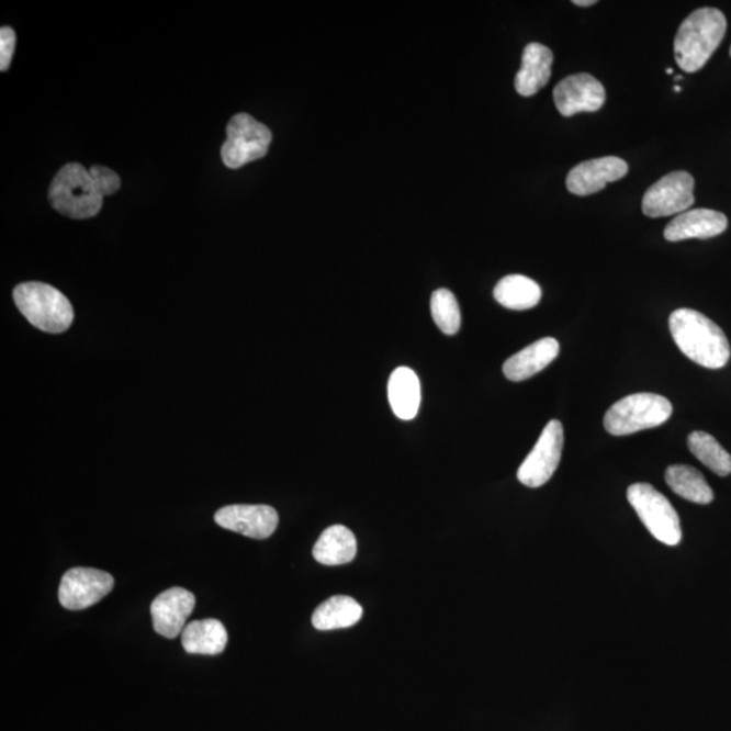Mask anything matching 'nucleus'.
<instances>
[{"label":"nucleus","instance_id":"1","mask_svg":"<svg viewBox=\"0 0 731 731\" xmlns=\"http://www.w3.org/2000/svg\"><path fill=\"white\" fill-rule=\"evenodd\" d=\"M673 340L690 361L707 369H722L730 359V345L723 330L694 310H677L670 317Z\"/></svg>","mask_w":731,"mask_h":731},{"label":"nucleus","instance_id":"2","mask_svg":"<svg viewBox=\"0 0 731 731\" xmlns=\"http://www.w3.org/2000/svg\"><path fill=\"white\" fill-rule=\"evenodd\" d=\"M727 27L721 10L705 8L689 14L675 38L677 66L688 74L698 72L721 45Z\"/></svg>","mask_w":731,"mask_h":731},{"label":"nucleus","instance_id":"3","mask_svg":"<svg viewBox=\"0 0 731 731\" xmlns=\"http://www.w3.org/2000/svg\"><path fill=\"white\" fill-rule=\"evenodd\" d=\"M103 199L90 170L78 162H69L60 168L49 188L50 205L71 218L97 216L101 212Z\"/></svg>","mask_w":731,"mask_h":731},{"label":"nucleus","instance_id":"4","mask_svg":"<svg viewBox=\"0 0 731 731\" xmlns=\"http://www.w3.org/2000/svg\"><path fill=\"white\" fill-rule=\"evenodd\" d=\"M14 303L26 320L48 334L71 327L74 310L60 290L41 282L21 283L14 289Z\"/></svg>","mask_w":731,"mask_h":731},{"label":"nucleus","instance_id":"5","mask_svg":"<svg viewBox=\"0 0 731 731\" xmlns=\"http://www.w3.org/2000/svg\"><path fill=\"white\" fill-rule=\"evenodd\" d=\"M673 406L668 398L654 393H636L619 400L605 416V427L615 437H625L655 428L668 421Z\"/></svg>","mask_w":731,"mask_h":731},{"label":"nucleus","instance_id":"6","mask_svg":"<svg viewBox=\"0 0 731 731\" xmlns=\"http://www.w3.org/2000/svg\"><path fill=\"white\" fill-rule=\"evenodd\" d=\"M628 501L657 541L668 547L682 542L681 518L663 493L650 484H632L628 490Z\"/></svg>","mask_w":731,"mask_h":731},{"label":"nucleus","instance_id":"7","mask_svg":"<svg viewBox=\"0 0 731 731\" xmlns=\"http://www.w3.org/2000/svg\"><path fill=\"white\" fill-rule=\"evenodd\" d=\"M272 135L269 127L247 113L236 114L226 126V140L222 148L224 165L240 168L265 158L269 153Z\"/></svg>","mask_w":731,"mask_h":731},{"label":"nucleus","instance_id":"8","mask_svg":"<svg viewBox=\"0 0 731 731\" xmlns=\"http://www.w3.org/2000/svg\"><path fill=\"white\" fill-rule=\"evenodd\" d=\"M564 449V427L561 421L551 420L518 470V479L528 487H539L553 477L559 468Z\"/></svg>","mask_w":731,"mask_h":731},{"label":"nucleus","instance_id":"9","mask_svg":"<svg viewBox=\"0 0 731 731\" xmlns=\"http://www.w3.org/2000/svg\"><path fill=\"white\" fill-rule=\"evenodd\" d=\"M694 188V177L689 172H671L650 185L643 196L642 212L652 218L687 212L695 202Z\"/></svg>","mask_w":731,"mask_h":731},{"label":"nucleus","instance_id":"10","mask_svg":"<svg viewBox=\"0 0 731 731\" xmlns=\"http://www.w3.org/2000/svg\"><path fill=\"white\" fill-rule=\"evenodd\" d=\"M114 588V578L108 572L92 567H74L64 574L59 588V600L71 611L89 608L101 601Z\"/></svg>","mask_w":731,"mask_h":731},{"label":"nucleus","instance_id":"11","mask_svg":"<svg viewBox=\"0 0 731 731\" xmlns=\"http://www.w3.org/2000/svg\"><path fill=\"white\" fill-rule=\"evenodd\" d=\"M554 102L564 117L577 113H595L606 102V90L599 80L589 74H577L561 80L555 86Z\"/></svg>","mask_w":731,"mask_h":731},{"label":"nucleus","instance_id":"12","mask_svg":"<svg viewBox=\"0 0 731 731\" xmlns=\"http://www.w3.org/2000/svg\"><path fill=\"white\" fill-rule=\"evenodd\" d=\"M629 166L617 156L580 162L567 173L566 188L574 195L585 196L599 193L608 183L628 176Z\"/></svg>","mask_w":731,"mask_h":731},{"label":"nucleus","instance_id":"13","mask_svg":"<svg viewBox=\"0 0 731 731\" xmlns=\"http://www.w3.org/2000/svg\"><path fill=\"white\" fill-rule=\"evenodd\" d=\"M214 520L225 530L239 532L248 538L266 539L274 533L280 518L270 506L236 504L217 510Z\"/></svg>","mask_w":731,"mask_h":731},{"label":"nucleus","instance_id":"14","mask_svg":"<svg viewBox=\"0 0 731 731\" xmlns=\"http://www.w3.org/2000/svg\"><path fill=\"white\" fill-rule=\"evenodd\" d=\"M194 606L195 597L189 591L173 587L162 592L150 606L155 631L173 640L183 632L185 620L193 612Z\"/></svg>","mask_w":731,"mask_h":731},{"label":"nucleus","instance_id":"15","mask_svg":"<svg viewBox=\"0 0 731 731\" xmlns=\"http://www.w3.org/2000/svg\"><path fill=\"white\" fill-rule=\"evenodd\" d=\"M728 217L710 209H694L678 214L666 225L664 237L668 241L711 239L728 229Z\"/></svg>","mask_w":731,"mask_h":731},{"label":"nucleus","instance_id":"16","mask_svg":"<svg viewBox=\"0 0 731 731\" xmlns=\"http://www.w3.org/2000/svg\"><path fill=\"white\" fill-rule=\"evenodd\" d=\"M560 353V344L554 338H543L516 352L503 366L509 381L520 382L541 373Z\"/></svg>","mask_w":731,"mask_h":731},{"label":"nucleus","instance_id":"17","mask_svg":"<svg viewBox=\"0 0 731 731\" xmlns=\"http://www.w3.org/2000/svg\"><path fill=\"white\" fill-rule=\"evenodd\" d=\"M553 60V52L548 46L538 43L528 44L521 56L519 72L516 74V91L524 97L536 95L549 83Z\"/></svg>","mask_w":731,"mask_h":731},{"label":"nucleus","instance_id":"18","mask_svg":"<svg viewBox=\"0 0 731 731\" xmlns=\"http://www.w3.org/2000/svg\"><path fill=\"white\" fill-rule=\"evenodd\" d=\"M393 414L402 420L415 419L421 403L419 376L409 368L393 371L387 386Z\"/></svg>","mask_w":731,"mask_h":731},{"label":"nucleus","instance_id":"19","mask_svg":"<svg viewBox=\"0 0 731 731\" xmlns=\"http://www.w3.org/2000/svg\"><path fill=\"white\" fill-rule=\"evenodd\" d=\"M357 538L347 527L335 525L325 530L313 548V556L327 566L348 564L357 556Z\"/></svg>","mask_w":731,"mask_h":731},{"label":"nucleus","instance_id":"20","mask_svg":"<svg viewBox=\"0 0 731 731\" xmlns=\"http://www.w3.org/2000/svg\"><path fill=\"white\" fill-rule=\"evenodd\" d=\"M226 642L228 632L217 619L194 620L182 632V646L190 654H220Z\"/></svg>","mask_w":731,"mask_h":731},{"label":"nucleus","instance_id":"21","mask_svg":"<svg viewBox=\"0 0 731 731\" xmlns=\"http://www.w3.org/2000/svg\"><path fill=\"white\" fill-rule=\"evenodd\" d=\"M363 615L362 606L350 596H334L313 612L312 623L322 631L347 629L357 625Z\"/></svg>","mask_w":731,"mask_h":731},{"label":"nucleus","instance_id":"22","mask_svg":"<svg viewBox=\"0 0 731 731\" xmlns=\"http://www.w3.org/2000/svg\"><path fill=\"white\" fill-rule=\"evenodd\" d=\"M493 295L498 304L513 311H527L536 307L542 299V289L531 278L507 275L496 284Z\"/></svg>","mask_w":731,"mask_h":731},{"label":"nucleus","instance_id":"23","mask_svg":"<svg viewBox=\"0 0 731 731\" xmlns=\"http://www.w3.org/2000/svg\"><path fill=\"white\" fill-rule=\"evenodd\" d=\"M666 484L677 496L696 504H710L713 492L704 474L693 466L673 465L666 469Z\"/></svg>","mask_w":731,"mask_h":731},{"label":"nucleus","instance_id":"24","mask_svg":"<svg viewBox=\"0 0 731 731\" xmlns=\"http://www.w3.org/2000/svg\"><path fill=\"white\" fill-rule=\"evenodd\" d=\"M689 451L711 472L727 477L731 474V456L710 434L695 431L688 437Z\"/></svg>","mask_w":731,"mask_h":731},{"label":"nucleus","instance_id":"25","mask_svg":"<svg viewBox=\"0 0 731 731\" xmlns=\"http://www.w3.org/2000/svg\"><path fill=\"white\" fill-rule=\"evenodd\" d=\"M435 324L446 335H456L461 328V310L456 295L447 289H438L431 297Z\"/></svg>","mask_w":731,"mask_h":731},{"label":"nucleus","instance_id":"26","mask_svg":"<svg viewBox=\"0 0 731 731\" xmlns=\"http://www.w3.org/2000/svg\"><path fill=\"white\" fill-rule=\"evenodd\" d=\"M90 173L103 196L112 195L120 189L121 179L117 172L110 170V168L94 166L90 168Z\"/></svg>","mask_w":731,"mask_h":731},{"label":"nucleus","instance_id":"27","mask_svg":"<svg viewBox=\"0 0 731 731\" xmlns=\"http://www.w3.org/2000/svg\"><path fill=\"white\" fill-rule=\"evenodd\" d=\"M15 33L11 27H2L0 31V69L8 71L15 49Z\"/></svg>","mask_w":731,"mask_h":731},{"label":"nucleus","instance_id":"28","mask_svg":"<svg viewBox=\"0 0 731 731\" xmlns=\"http://www.w3.org/2000/svg\"><path fill=\"white\" fill-rule=\"evenodd\" d=\"M596 0H574L573 4L580 5V8H588V5L596 4Z\"/></svg>","mask_w":731,"mask_h":731},{"label":"nucleus","instance_id":"29","mask_svg":"<svg viewBox=\"0 0 731 731\" xmlns=\"http://www.w3.org/2000/svg\"><path fill=\"white\" fill-rule=\"evenodd\" d=\"M666 74L673 75V69L672 68L666 69Z\"/></svg>","mask_w":731,"mask_h":731},{"label":"nucleus","instance_id":"30","mask_svg":"<svg viewBox=\"0 0 731 731\" xmlns=\"http://www.w3.org/2000/svg\"><path fill=\"white\" fill-rule=\"evenodd\" d=\"M675 91H677V92L681 91V87L675 86Z\"/></svg>","mask_w":731,"mask_h":731},{"label":"nucleus","instance_id":"31","mask_svg":"<svg viewBox=\"0 0 731 731\" xmlns=\"http://www.w3.org/2000/svg\"><path fill=\"white\" fill-rule=\"evenodd\" d=\"M730 56H731V48H730Z\"/></svg>","mask_w":731,"mask_h":731}]
</instances>
